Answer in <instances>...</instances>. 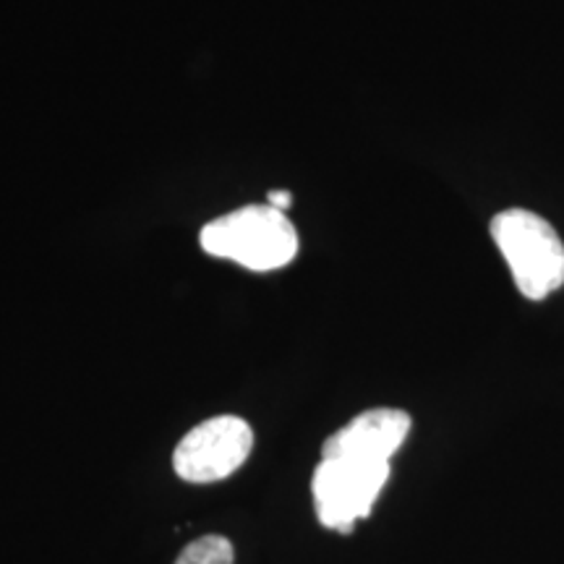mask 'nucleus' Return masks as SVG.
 Returning a JSON list of instances; mask_svg holds the SVG:
<instances>
[{
	"label": "nucleus",
	"instance_id": "obj_5",
	"mask_svg": "<svg viewBox=\"0 0 564 564\" xmlns=\"http://www.w3.org/2000/svg\"><path fill=\"white\" fill-rule=\"evenodd\" d=\"M411 415L398 408H371L345 423L324 442L322 457H356V460L390 463L411 434Z\"/></svg>",
	"mask_w": 564,
	"mask_h": 564
},
{
	"label": "nucleus",
	"instance_id": "obj_4",
	"mask_svg": "<svg viewBox=\"0 0 564 564\" xmlns=\"http://www.w3.org/2000/svg\"><path fill=\"white\" fill-rule=\"evenodd\" d=\"M253 447L251 426L238 415H215L183 436L173 468L188 484H215L236 474Z\"/></svg>",
	"mask_w": 564,
	"mask_h": 564
},
{
	"label": "nucleus",
	"instance_id": "obj_7",
	"mask_svg": "<svg viewBox=\"0 0 564 564\" xmlns=\"http://www.w3.org/2000/svg\"><path fill=\"white\" fill-rule=\"evenodd\" d=\"M267 204H270V207H274V209L285 212L293 204V194L291 192H270V194H267Z\"/></svg>",
	"mask_w": 564,
	"mask_h": 564
},
{
	"label": "nucleus",
	"instance_id": "obj_3",
	"mask_svg": "<svg viewBox=\"0 0 564 564\" xmlns=\"http://www.w3.org/2000/svg\"><path fill=\"white\" fill-rule=\"evenodd\" d=\"M387 478H390V463L322 457L312 481L319 523L340 533L352 531L356 520L373 510Z\"/></svg>",
	"mask_w": 564,
	"mask_h": 564
},
{
	"label": "nucleus",
	"instance_id": "obj_1",
	"mask_svg": "<svg viewBox=\"0 0 564 564\" xmlns=\"http://www.w3.org/2000/svg\"><path fill=\"white\" fill-rule=\"evenodd\" d=\"M199 243L215 259H228L251 272H272L293 262L299 232L285 212L264 202L215 217L202 228Z\"/></svg>",
	"mask_w": 564,
	"mask_h": 564
},
{
	"label": "nucleus",
	"instance_id": "obj_2",
	"mask_svg": "<svg viewBox=\"0 0 564 564\" xmlns=\"http://www.w3.org/2000/svg\"><path fill=\"white\" fill-rule=\"evenodd\" d=\"M491 238L528 301H544L564 285V243L531 209H505L491 220Z\"/></svg>",
	"mask_w": 564,
	"mask_h": 564
},
{
	"label": "nucleus",
	"instance_id": "obj_6",
	"mask_svg": "<svg viewBox=\"0 0 564 564\" xmlns=\"http://www.w3.org/2000/svg\"><path fill=\"white\" fill-rule=\"evenodd\" d=\"M175 564H232V544L223 535H204L183 549Z\"/></svg>",
	"mask_w": 564,
	"mask_h": 564
}]
</instances>
